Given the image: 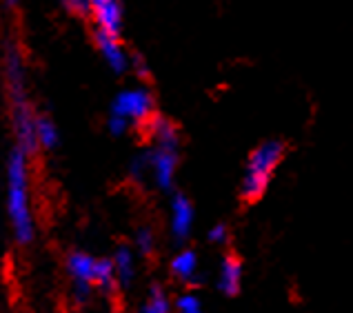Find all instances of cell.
I'll return each instance as SVG.
<instances>
[{"label": "cell", "instance_id": "cell-1", "mask_svg": "<svg viewBox=\"0 0 353 313\" xmlns=\"http://www.w3.org/2000/svg\"><path fill=\"white\" fill-rule=\"evenodd\" d=\"M29 156L20 147H14L7 156L5 169V207L14 240L20 247H29L36 240V218L32 207V174Z\"/></svg>", "mask_w": 353, "mask_h": 313}, {"label": "cell", "instance_id": "cell-2", "mask_svg": "<svg viewBox=\"0 0 353 313\" xmlns=\"http://www.w3.org/2000/svg\"><path fill=\"white\" fill-rule=\"evenodd\" d=\"M5 87L9 98V109H12V127L16 136V147L27 151L29 156L38 154L36 143V111L29 103V89H27V67L20 49L14 43H7L5 58Z\"/></svg>", "mask_w": 353, "mask_h": 313}, {"label": "cell", "instance_id": "cell-3", "mask_svg": "<svg viewBox=\"0 0 353 313\" xmlns=\"http://www.w3.org/2000/svg\"><path fill=\"white\" fill-rule=\"evenodd\" d=\"M287 143L285 140H265L258 145L247 158L245 176L240 183V200L245 205H256L258 200L265 198L271 178L276 169L287 156Z\"/></svg>", "mask_w": 353, "mask_h": 313}, {"label": "cell", "instance_id": "cell-4", "mask_svg": "<svg viewBox=\"0 0 353 313\" xmlns=\"http://www.w3.org/2000/svg\"><path fill=\"white\" fill-rule=\"evenodd\" d=\"M154 114H156V98L151 94V89L145 85L120 89L112 98V105H109V116L125 120L129 129L143 127Z\"/></svg>", "mask_w": 353, "mask_h": 313}, {"label": "cell", "instance_id": "cell-5", "mask_svg": "<svg viewBox=\"0 0 353 313\" xmlns=\"http://www.w3.org/2000/svg\"><path fill=\"white\" fill-rule=\"evenodd\" d=\"M94 267L96 256H92L89 251H72L65 260L67 276L72 278V300L76 307L89 305L94 296Z\"/></svg>", "mask_w": 353, "mask_h": 313}, {"label": "cell", "instance_id": "cell-6", "mask_svg": "<svg viewBox=\"0 0 353 313\" xmlns=\"http://www.w3.org/2000/svg\"><path fill=\"white\" fill-rule=\"evenodd\" d=\"M147 160H149V178L154 180V185L160 191H165V194H171L176 187L180 149L151 145L147 149Z\"/></svg>", "mask_w": 353, "mask_h": 313}, {"label": "cell", "instance_id": "cell-7", "mask_svg": "<svg viewBox=\"0 0 353 313\" xmlns=\"http://www.w3.org/2000/svg\"><path fill=\"white\" fill-rule=\"evenodd\" d=\"M89 18L94 20V27L100 32L123 36L125 3L123 0H89Z\"/></svg>", "mask_w": 353, "mask_h": 313}, {"label": "cell", "instance_id": "cell-8", "mask_svg": "<svg viewBox=\"0 0 353 313\" xmlns=\"http://www.w3.org/2000/svg\"><path fill=\"white\" fill-rule=\"evenodd\" d=\"M196 225V209L194 203L185 196L176 191L171 196V207H169V231L174 236L176 242H187L191 238V231Z\"/></svg>", "mask_w": 353, "mask_h": 313}, {"label": "cell", "instance_id": "cell-9", "mask_svg": "<svg viewBox=\"0 0 353 313\" xmlns=\"http://www.w3.org/2000/svg\"><path fill=\"white\" fill-rule=\"evenodd\" d=\"M94 43H96L98 54L103 56L105 65L112 69L116 76H123L129 72V52L123 45V40H120V36H112V34L100 32V29H94Z\"/></svg>", "mask_w": 353, "mask_h": 313}, {"label": "cell", "instance_id": "cell-10", "mask_svg": "<svg viewBox=\"0 0 353 313\" xmlns=\"http://www.w3.org/2000/svg\"><path fill=\"white\" fill-rule=\"evenodd\" d=\"M140 129H145V134L149 136L151 145L180 149V129L171 118L154 114Z\"/></svg>", "mask_w": 353, "mask_h": 313}, {"label": "cell", "instance_id": "cell-11", "mask_svg": "<svg viewBox=\"0 0 353 313\" xmlns=\"http://www.w3.org/2000/svg\"><path fill=\"white\" fill-rule=\"evenodd\" d=\"M218 291L227 298H236L242 289V260L238 254H227L220 262V274L216 282Z\"/></svg>", "mask_w": 353, "mask_h": 313}, {"label": "cell", "instance_id": "cell-12", "mask_svg": "<svg viewBox=\"0 0 353 313\" xmlns=\"http://www.w3.org/2000/svg\"><path fill=\"white\" fill-rule=\"evenodd\" d=\"M169 271H171V276H174L176 280L180 282H185V285L189 287H198V285H203V276L198 274V254L194 249H180L178 254L171 258V265H169Z\"/></svg>", "mask_w": 353, "mask_h": 313}, {"label": "cell", "instance_id": "cell-13", "mask_svg": "<svg viewBox=\"0 0 353 313\" xmlns=\"http://www.w3.org/2000/svg\"><path fill=\"white\" fill-rule=\"evenodd\" d=\"M114 271H116V278H118V287L120 289H129L134 285L136 274H138V267H136V249L129 247V245H120L114 256Z\"/></svg>", "mask_w": 353, "mask_h": 313}, {"label": "cell", "instance_id": "cell-14", "mask_svg": "<svg viewBox=\"0 0 353 313\" xmlns=\"http://www.w3.org/2000/svg\"><path fill=\"white\" fill-rule=\"evenodd\" d=\"M94 289L100 291L105 298H112L118 287V278L114 271V262L112 258H96V267H94Z\"/></svg>", "mask_w": 353, "mask_h": 313}, {"label": "cell", "instance_id": "cell-15", "mask_svg": "<svg viewBox=\"0 0 353 313\" xmlns=\"http://www.w3.org/2000/svg\"><path fill=\"white\" fill-rule=\"evenodd\" d=\"M36 143L45 151H54L60 145V129L49 116H36Z\"/></svg>", "mask_w": 353, "mask_h": 313}, {"label": "cell", "instance_id": "cell-16", "mask_svg": "<svg viewBox=\"0 0 353 313\" xmlns=\"http://www.w3.org/2000/svg\"><path fill=\"white\" fill-rule=\"evenodd\" d=\"M174 309V300L169 298L167 289L163 285H151L147 300L140 305V311L145 313H167Z\"/></svg>", "mask_w": 353, "mask_h": 313}, {"label": "cell", "instance_id": "cell-17", "mask_svg": "<svg viewBox=\"0 0 353 313\" xmlns=\"http://www.w3.org/2000/svg\"><path fill=\"white\" fill-rule=\"evenodd\" d=\"M134 249L138 256L149 258L156 251V234L151 227H140L134 236Z\"/></svg>", "mask_w": 353, "mask_h": 313}, {"label": "cell", "instance_id": "cell-18", "mask_svg": "<svg viewBox=\"0 0 353 313\" xmlns=\"http://www.w3.org/2000/svg\"><path fill=\"white\" fill-rule=\"evenodd\" d=\"M129 178L134 180V183L143 185L145 180L149 178V160H147V149H143L140 154H136L131 158L129 163Z\"/></svg>", "mask_w": 353, "mask_h": 313}, {"label": "cell", "instance_id": "cell-19", "mask_svg": "<svg viewBox=\"0 0 353 313\" xmlns=\"http://www.w3.org/2000/svg\"><path fill=\"white\" fill-rule=\"evenodd\" d=\"M174 309L183 311V313H198L203 311V300L196 294V291H185L174 300Z\"/></svg>", "mask_w": 353, "mask_h": 313}, {"label": "cell", "instance_id": "cell-20", "mask_svg": "<svg viewBox=\"0 0 353 313\" xmlns=\"http://www.w3.org/2000/svg\"><path fill=\"white\" fill-rule=\"evenodd\" d=\"M129 72L134 74L140 83H145V80L151 78V69H149V63L145 60L143 54H129Z\"/></svg>", "mask_w": 353, "mask_h": 313}, {"label": "cell", "instance_id": "cell-21", "mask_svg": "<svg viewBox=\"0 0 353 313\" xmlns=\"http://www.w3.org/2000/svg\"><path fill=\"white\" fill-rule=\"evenodd\" d=\"M60 5L76 18H89V0H60Z\"/></svg>", "mask_w": 353, "mask_h": 313}, {"label": "cell", "instance_id": "cell-22", "mask_svg": "<svg viewBox=\"0 0 353 313\" xmlns=\"http://www.w3.org/2000/svg\"><path fill=\"white\" fill-rule=\"evenodd\" d=\"M207 238H209V242H214V245H227L229 242V229H227V225H216L214 229H209V234H207Z\"/></svg>", "mask_w": 353, "mask_h": 313}, {"label": "cell", "instance_id": "cell-23", "mask_svg": "<svg viewBox=\"0 0 353 313\" xmlns=\"http://www.w3.org/2000/svg\"><path fill=\"white\" fill-rule=\"evenodd\" d=\"M5 3H7V7H16L20 0H5Z\"/></svg>", "mask_w": 353, "mask_h": 313}]
</instances>
